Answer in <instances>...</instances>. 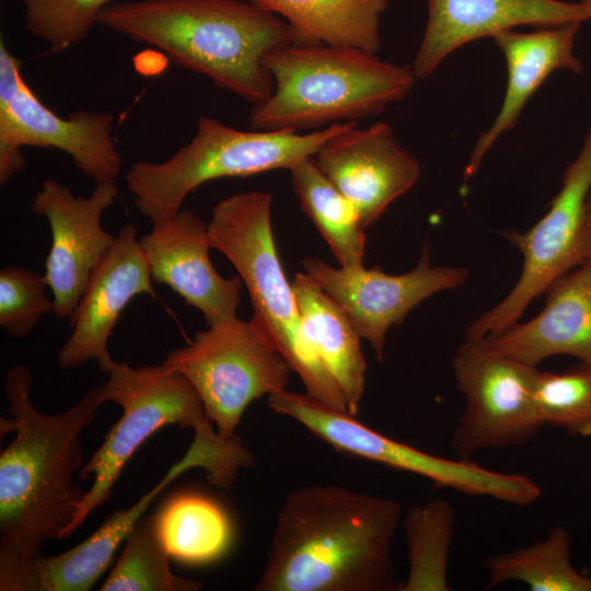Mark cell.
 I'll use <instances>...</instances> for the list:
<instances>
[{
    "label": "cell",
    "mask_w": 591,
    "mask_h": 591,
    "mask_svg": "<svg viewBox=\"0 0 591 591\" xmlns=\"http://www.w3.org/2000/svg\"><path fill=\"white\" fill-rule=\"evenodd\" d=\"M402 506L338 486L288 494L255 591L397 590L392 543Z\"/></svg>",
    "instance_id": "6da1fadb"
},
{
    "label": "cell",
    "mask_w": 591,
    "mask_h": 591,
    "mask_svg": "<svg viewBox=\"0 0 591 591\" xmlns=\"http://www.w3.org/2000/svg\"><path fill=\"white\" fill-rule=\"evenodd\" d=\"M32 384L23 364L7 373L13 418L1 419V432L15 438L0 454V565L36 557L44 542L63 538L88 491L73 479L83 466L79 434L108 402L99 385L68 410L46 415L33 405Z\"/></svg>",
    "instance_id": "7a4b0ae2"
},
{
    "label": "cell",
    "mask_w": 591,
    "mask_h": 591,
    "mask_svg": "<svg viewBox=\"0 0 591 591\" xmlns=\"http://www.w3.org/2000/svg\"><path fill=\"white\" fill-rule=\"evenodd\" d=\"M97 24L162 51L253 105L274 91L265 59L298 44L291 26L246 0H134L105 7Z\"/></svg>",
    "instance_id": "3957f363"
},
{
    "label": "cell",
    "mask_w": 591,
    "mask_h": 591,
    "mask_svg": "<svg viewBox=\"0 0 591 591\" xmlns=\"http://www.w3.org/2000/svg\"><path fill=\"white\" fill-rule=\"evenodd\" d=\"M274 91L252 106L255 130L321 129L378 115L405 99L417 82L410 66L376 54L326 44H292L269 54Z\"/></svg>",
    "instance_id": "277c9868"
},
{
    "label": "cell",
    "mask_w": 591,
    "mask_h": 591,
    "mask_svg": "<svg viewBox=\"0 0 591 591\" xmlns=\"http://www.w3.org/2000/svg\"><path fill=\"white\" fill-rule=\"evenodd\" d=\"M271 195L262 190L234 194L212 209L208 236L212 248L235 267L253 305V318L264 328L306 393L335 409L347 404L309 345L292 285L275 246ZM349 414V413H348Z\"/></svg>",
    "instance_id": "5b68a950"
},
{
    "label": "cell",
    "mask_w": 591,
    "mask_h": 591,
    "mask_svg": "<svg viewBox=\"0 0 591 591\" xmlns=\"http://www.w3.org/2000/svg\"><path fill=\"white\" fill-rule=\"evenodd\" d=\"M349 123L303 135L286 130H239L202 116L190 141L172 157L162 162H135L126 174V185L139 211L154 224L177 213L185 198L204 183L290 170L312 158Z\"/></svg>",
    "instance_id": "8992f818"
},
{
    "label": "cell",
    "mask_w": 591,
    "mask_h": 591,
    "mask_svg": "<svg viewBox=\"0 0 591 591\" xmlns=\"http://www.w3.org/2000/svg\"><path fill=\"white\" fill-rule=\"evenodd\" d=\"M107 374L103 384L107 399L120 406L123 413L79 472L80 478L93 475L94 482L63 538L111 497L126 463L155 431L167 425L192 428L195 433L213 429L194 385L165 361L139 368L114 362Z\"/></svg>",
    "instance_id": "52a82bcc"
},
{
    "label": "cell",
    "mask_w": 591,
    "mask_h": 591,
    "mask_svg": "<svg viewBox=\"0 0 591 591\" xmlns=\"http://www.w3.org/2000/svg\"><path fill=\"white\" fill-rule=\"evenodd\" d=\"M267 401L274 413L298 421L338 452L420 475L436 486L521 507L534 503L542 494L541 487L526 475L495 472L470 460L426 453L369 428L355 415L329 407L308 393L286 389L269 395Z\"/></svg>",
    "instance_id": "ba28073f"
},
{
    "label": "cell",
    "mask_w": 591,
    "mask_h": 591,
    "mask_svg": "<svg viewBox=\"0 0 591 591\" xmlns=\"http://www.w3.org/2000/svg\"><path fill=\"white\" fill-rule=\"evenodd\" d=\"M194 385L206 415L224 439H234L255 399L286 390L291 369L264 328L237 317L198 332L164 360Z\"/></svg>",
    "instance_id": "9c48e42d"
},
{
    "label": "cell",
    "mask_w": 591,
    "mask_h": 591,
    "mask_svg": "<svg viewBox=\"0 0 591 591\" xmlns=\"http://www.w3.org/2000/svg\"><path fill=\"white\" fill-rule=\"evenodd\" d=\"M452 367L466 402L451 438L457 459L523 445L543 427L533 399L537 367L494 350L484 338H465Z\"/></svg>",
    "instance_id": "30bf717a"
},
{
    "label": "cell",
    "mask_w": 591,
    "mask_h": 591,
    "mask_svg": "<svg viewBox=\"0 0 591 591\" xmlns=\"http://www.w3.org/2000/svg\"><path fill=\"white\" fill-rule=\"evenodd\" d=\"M201 467L209 483L228 486L237 471L233 445L219 438L195 436L181 461L138 501L111 514L88 538L61 554L0 565L1 591H88L108 567L117 547L126 541L154 498L184 472Z\"/></svg>",
    "instance_id": "8fae6325"
},
{
    "label": "cell",
    "mask_w": 591,
    "mask_h": 591,
    "mask_svg": "<svg viewBox=\"0 0 591 591\" xmlns=\"http://www.w3.org/2000/svg\"><path fill=\"white\" fill-rule=\"evenodd\" d=\"M590 193L591 125L547 212L523 233H505L522 255L520 277L500 302L468 325L465 338H487L509 328L557 278L580 265L579 236Z\"/></svg>",
    "instance_id": "7c38bea8"
},
{
    "label": "cell",
    "mask_w": 591,
    "mask_h": 591,
    "mask_svg": "<svg viewBox=\"0 0 591 591\" xmlns=\"http://www.w3.org/2000/svg\"><path fill=\"white\" fill-rule=\"evenodd\" d=\"M113 123L112 115L84 109L67 118L55 114L34 94L20 61L0 42V147L57 149L95 184L116 181L123 158Z\"/></svg>",
    "instance_id": "4fadbf2b"
},
{
    "label": "cell",
    "mask_w": 591,
    "mask_h": 591,
    "mask_svg": "<svg viewBox=\"0 0 591 591\" xmlns=\"http://www.w3.org/2000/svg\"><path fill=\"white\" fill-rule=\"evenodd\" d=\"M302 267L340 305L379 361L384 359L391 326L401 324L424 300L461 287L468 277L463 267L431 266L427 251L413 270L401 275L375 267L335 268L316 257L303 258Z\"/></svg>",
    "instance_id": "5bb4252c"
},
{
    "label": "cell",
    "mask_w": 591,
    "mask_h": 591,
    "mask_svg": "<svg viewBox=\"0 0 591 591\" xmlns=\"http://www.w3.org/2000/svg\"><path fill=\"white\" fill-rule=\"evenodd\" d=\"M117 194L116 181L96 183L92 194L82 197L47 178L33 198L31 211L44 217L51 231L44 276L59 318H70L92 273L116 239L104 230L101 218Z\"/></svg>",
    "instance_id": "9a60e30c"
},
{
    "label": "cell",
    "mask_w": 591,
    "mask_h": 591,
    "mask_svg": "<svg viewBox=\"0 0 591 591\" xmlns=\"http://www.w3.org/2000/svg\"><path fill=\"white\" fill-rule=\"evenodd\" d=\"M323 175L354 205L367 229L418 181V160L397 141L393 128L357 121L329 137L312 157Z\"/></svg>",
    "instance_id": "2e32d148"
},
{
    "label": "cell",
    "mask_w": 591,
    "mask_h": 591,
    "mask_svg": "<svg viewBox=\"0 0 591 591\" xmlns=\"http://www.w3.org/2000/svg\"><path fill=\"white\" fill-rule=\"evenodd\" d=\"M134 223L121 227L113 245L92 273L86 288L69 318L72 333L58 351L62 369L95 360L108 373L115 362L108 338L129 301L139 294L155 298L152 276Z\"/></svg>",
    "instance_id": "e0dca14e"
},
{
    "label": "cell",
    "mask_w": 591,
    "mask_h": 591,
    "mask_svg": "<svg viewBox=\"0 0 591 591\" xmlns=\"http://www.w3.org/2000/svg\"><path fill=\"white\" fill-rule=\"evenodd\" d=\"M152 280L174 290L199 310L207 326L236 317L240 276L222 277L212 266L208 224L188 209L152 224L139 239Z\"/></svg>",
    "instance_id": "ac0fdd59"
},
{
    "label": "cell",
    "mask_w": 591,
    "mask_h": 591,
    "mask_svg": "<svg viewBox=\"0 0 591 591\" xmlns=\"http://www.w3.org/2000/svg\"><path fill=\"white\" fill-rule=\"evenodd\" d=\"M588 20L579 1L428 0L427 24L410 67L417 79H427L450 54L471 42L520 25L549 27Z\"/></svg>",
    "instance_id": "d6986e66"
},
{
    "label": "cell",
    "mask_w": 591,
    "mask_h": 591,
    "mask_svg": "<svg viewBox=\"0 0 591 591\" xmlns=\"http://www.w3.org/2000/svg\"><path fill=\"white\" fill-rule=\"evenodd\" d=\"M582 23L569 22L530 33L510 30L493 38L506 61L507 84L497 116L477 138L470 154L463 172L464 185L478 172L496 141L515 126L530 99L554 71H582V63L575 55Z\"/></svg>",
    "instance_id": "ffe728a7"
},
{
    "label": "cell",
    "mask_w": 591,
    "mask_h": 591,
    "mask_svg": "<svg viewBox=\"0 0 591 591\" xmlns=\"http://www.w3.org/2000/svg\"><path fill=\"white\" fill-rule=\"evenodd\" d=\"M545 292V305L535 317L484 339L494 350L530 366L563 355L591 367V264L568 270Z\"/></svg>",
    "instance_id": "44dd1931"
},
{
    "label": "cell",
    "mask_w": 591,
    "mask_h": 591,
    "mask_svg": "<svg viewBox=\"0 0 591 591\" xmlns=\"http://www.w3.org/2000/svg\"><path fill=\"white\" fill-rule=\"evenodd\" d=\"M291 285L305 338L341 393L348 413L356 416L366 389L362 338L340 305L306 273H297Z\"/></svg>",
    "instance_id": "7402d4cb"
},
{
    "label": "cell",
    "mask_w": 591,
    "mask_h": 591,
    "mask_svg": "<svg viewBox=\"0 0 591 591\" xmlns=\"http://www.w3.org/2000/svg\"><path fill=\"white\" fill-rule=\"evenodd\" d=\"M280 15L298 44L349 46L376 54L387 0H246Z\"/></svg>",
    "instance_id": "603a6c76"
},
{
    "label": "cell",
    "mask_w": 591,
    "mask_h": 591,
    "mask_svg": "<svg viewBox=\"0 0 591 591\" xmlns=\"http://www.w3.org/2000/svg\"><path fill=\"white\" fill-rule=\"evenodd\" d=\"M293 192L340 267L363 266L364 227L354 205L323 175L313 158L290 170Z\"/></svg>",
    "instance_id": "cb8c5ba5"
},
{
    "label": "cell",
    "mask_w": 591,
    "mask_h": 591,
    "mask_svg": "<svg viewBox=\"0 0 591 591\" xmlns=\"http://www.w3.org/2000/svg\"><path fill=\"white\" fill-rule=\"evenodd\" d=\"M155 518L167 553L178 561L189 565L213 563L232 544L233 525L229 514L207 496L178 495Z\"/></svg>",
    "instance_id": "d4e9b609"
},
{
    "label": "cell",
    "mask_w": 591,
    "mask_h": 591,
    "mask_svg": "<svg viewBox=\"0 0 591 591\" xmlns=\"http://www.w3.org/2000/svg\"><path fill=\"white\" fill-rule=\"evenodd\" d=\"M485 566L487 589L518 581L533 591H591V576L572 565L570 534L561 525L534 544L488 557Z\"/></svg>",
    "instance_id": "484cf974"
},
{
    "label": "cell",
    "mask_w": 591,
    "mask_h": 591,
    "mask_svg": "<svg viewBox=\"0 0 591 591\" xmlns=\"http://www.w3.org/2000/svg\"><path fill=\"white\" fill-rule=\"evenodd\" d=\"M408 575L399 591H449V554L455 511L442 498L410 507L404 517Z\"/></svg>",
    "instance_id": "4316f807"
},
{
    "label": "cell",
    "mask_w": 591,
    "mask_h": 591,
    "mask_svg": "<svg viewBox=\"0 0 591 591\" xmlns=\"http://www.w3.org/2000/svg\"><path fill=\"white\" fill-rule=\"evenodd\" d=\"M157 518L140 519L101 591H197L201 583L171 570Z\"/></svg>",
    "instance_id": "83f0119b"
},
{
    "label": "cell",
    "mask_w": 591,
    "mask_h": 591,
    "mask_svg": "<svg viewBox=\"0 0 591 591\" xmlns=\"http://www.w3.org/2000/svg\"><path fill=\"white\" fill-rule=\"evenodd\" d=\"M533 399L543 426L591 437V367L565 373L540 371Z\"/></svg>",
    "instance_id": "f1b7e54d"
},
{
    "label": "cell",
    "mask_w": 591,
    "mask_h": 591,
    "mask_svg": "<svg viewBox=\"0 0 591 591\" xmlns=\"http://www.w3.org/2000/svg\"><path fill=\"white\" fill-rule=\"evenodd\" d=\"M25 24L35 37L60 53L84 40L113 0H22Z\"/></svg>",
    "instance_id": "f546056e"
},
{
    "label": "cell",
    "mask_w": 591,
    "mask_h": 591,
    "mask_svg": "<svg viewBox=\"0 0 591 591\" xmlns=\"http://www.w3.org/2000/svg\"><path fill=\"white\" fill-rule=\"evenodd\" d=\"M47 287L45 276L27 268L8 266L0 270V326L9 336L25 338L44 315L55 313Z\"/></svg>",
    "instance_id": "4dcf8cb0"
},
{
    "label": "cell",
    "mask_w": 591,
    "mask_h": 591,
    "mask_svg": "<svg viewBox=\"0 0 591 591\" xmlns=\"http://www.w3.org/2000/svg\"><path fill=\"white\" fill-rule=\"evenodd\" d=\"M25 167L21 149L0 147V183L5 184L14 174Z\"/></svg>",
    "instance_id": "1f68e13d"
},
{
    "label": "cell",
    "mask_w": 591,
    "mask_h": 591,
    "mask_svg": "<svg viewBox=\"0 0 591 591\" xmlns=\"http://www.w3.org/2000/svg\"><path fill=\"white\" fill-rule=\"evenodd\" d=\"M578 248L580 264H591V193L586 206Z\"/></svg>",
    "instance_id": "d6a6232c"
},
{
    "label": "cell",
    "mask_w": 591,
    "mask_h": 591,
    "mask_svg": "<svg viewBox=\"0 0 591 591\" xmlns=\"http://www.w3.org/2000/svg\"><path fill=\"white\" fill-rule=\"evenodd\" d=\"M591 20V0H579Z\"/></svg>",
    "instance_id": "836d02e7"
}]
</instances>
